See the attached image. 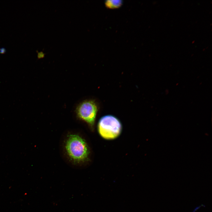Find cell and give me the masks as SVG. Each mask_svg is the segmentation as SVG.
Masks as SVG:
<instances>
[{
	"label": "cell",
	"instance_id": "obj_1",
	"mask_svg": "<svg viewBox=\"0 0 212 212\" xmlns=\"http://www.w3.org/2000/svg\"><path fill=\"white\" fill-rule=\"evenodd\" d=\"M65 148L67 154L73 163H81L88 160V147L85 140L78 135H69L65 143Z\"/></svg>",
	"mask_w": 212,
	"mask_h": 212
},
{
	"label": "cell",
	"instance_id": "obj_2",
	"mask_svg": "<svg viewBox=\"0 0 212 212\" xmlns=\"http://www.w3.org/2000/svg\"><path fill=\"white\" fill-rule=\"evenodd\" d=\"M99 133L103 138L112 139L117 137L122 130V125L120 121L112 115H107L102 117L98 124Z\"/></svg>",
	"mask_w": 212,
	"mask_h": 212
},
{
	"label": "cell",
	"instance_id": "obj_3",
	"mask_svg": "<svg viewBox=\"0 0 212 212\" xmlns=\"http://www.w3.org/2000/svg\"><path fill=\"white\" fill-rule=\"evenodd\" d=\"M98 111L97 106L92 100H87L80 103L76 112L77 117L93 127Z\"/></svg>",
	"mask_w": 212,
	"mask_h": 212
},
{
	"label": "cell",
	"instance_id": "obj_4",
	"mask_svg": "<svg viewBox=\"0 0 212 212\" xmlns=\"http://www.w3.org/2000/svg\"><path fill=\"white\" fill-rule=\"evenodd\" d=\"M122 3V1L121 0H107L105 2L106 6L111 8L119 7Z\"/></svg>",
	"mask_w": 212,
	"mask_h": 212
},
{
	"label": "cell",
	"instance_id": "obj_5",
	"mask_svg": "<svg viewBox=\"0 0 212 212\" xmlns=\"http://www.w3.org/2000/svg\"><path fill=\"white\" fill-rule=\"evenodd\" d=\"M37 57L38 59L43 58L45 55V54L43 52V51L39 52L38 51H37Z\"/></svg>",
	"mask_w": 212,
	"mask_h": 212
},
{
	"label": "cell",
	"instance_id": "obj_6",
	"mask_svg": "<svg viewBox=\"0 0 212 212\" xmlns=\"http://www.w3.org/2000/svg\"><path fill=\"white\" fill-rule=\"evenodd\" d=\"M6 49L4 47H2L0 48V54H4L6 52Z\"/></svg>",
	"mask_w": 212,
	"mask_h": 212
}]
</instances>
